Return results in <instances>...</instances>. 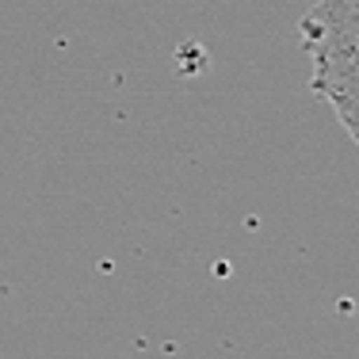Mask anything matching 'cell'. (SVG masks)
I'll use <instances>...</instances> for the list:
<instances>
[{
  "instance_id": "6da1fadb",
  "label": "cell",
  "mask_w": 359,
  "mask_h": 359,
  "mask_svg": "<svg viewBox=\"0 0 359 359\" xmlns=\"http://www.w3.org/2000/svg\"><path fill=\"white\" fill-rule=\"evenodd\" d=\"M298 35L313 65L310 88L359 145V0H318L302 15Z\"/></svg>"
}]
</instances>
